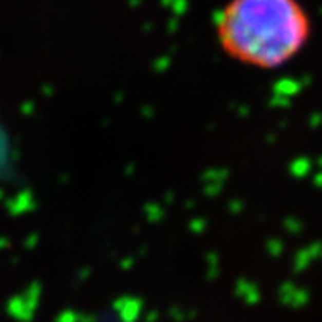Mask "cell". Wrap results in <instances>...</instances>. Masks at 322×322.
<instances>
[{
    "mask_svg": "<svg viewBox=\"0 0 322 322\" xmlns=\"http://www.w3.org/2000/svg\"><path fill=\"white\" fill-rule=\"evenodd\" d=\"M216 36L231 59L272 70L306 46L311 20L298 0H229L216 22Z\"/></svg>",
    "mask_w": 322,
    "mask_h": 322,
    "instance_id": "1",
    "label": "cell"
}]
</instances>
